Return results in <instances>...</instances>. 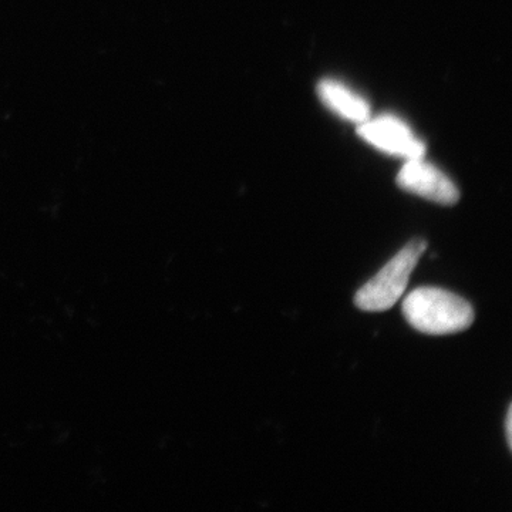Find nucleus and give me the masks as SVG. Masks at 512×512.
Instances as JSON below:
<instances>
[{"mask_svg":"<svg viewBox=\"0 0 512 512\" xmlns=\"http://www.w3.org/2000/svg\"><path fill=\"white\" fill-rule=\"evenodd\" d=\"M402 311L417 332L433 336L464 332L476 318L466 299L440 288L414 289L404 299Z\"/></svg>","mask_w":512,"mask_h":512,"instance_id":"nucleus-1","label":"nucleus"},{"mask_svg":"<svg viewBox=\"0 0 512 512\" xmlns=\"http://www.w3.org/2000/svg\"><path fill=\"white\" fill-rule=\"evenodd\" d=\"M427 249L423 238L413 239L382 271L356 292L355 305L360 311L384 312L392 309L406 292L410 276Z\"/></svg>","mask_w":512,"mask_h":512,"instance_id":"nucleus-2","label":"nucleus"},{"mask_svg":"<svg viewBox=\"0 0 512 512\" xmlns=\"http://www.w3.org/2000/svg\"><path fill=\"white\" fill-rule=\"evenodd\" d=\"M357 133L373 147L406 160L423 157L426 151V147L414 136L410 127L394 116L367 119L360 123Z\"/></svg>","mask_w":512,"mask_h":512,"instance_id":"nucleus-3","label":"nucleus"},{"mask_svg":"<svg viewBox=\"0 0 512 512\" xmlns=\"http://www.w3.org/2000/svg\"><path fill=\"white\" fill-rule=\"evenodd\" d=\"M397 185L410 194L440 205H454L460 200L456 184L439 168L421 160V157L407 160L397 175Z\"/></svg>","mask_w":512,"mask_h":512,"instance_id":"nucleus-4","label":"nucleus"},{"mask_svg":"<svg viewBox=\"0 0 512 512\" xmlns=\"http://www.w3.org/2000/svg\"><path fill=\"white\" fill-rule=\"evenodd\" d=\"M318 96L322 103L343 119L363 123L370 119L369 103L362 96L336 80H322L318 84Z\"/></svg>","mask_w":512,"mask_h":512,"instance_id":"nucleus-5","label":"nucleus"},{"mask_svg":"<svg viewBox=\"0 0 512 512\" xmlns=\"http://www.w3.org/2000/svg\"><path fill=\"white\" fill-rule=\"evenodd\" d=\"M505 437H507L508 447L512 450V407L508 409L507 419H505Z\"/></svg>","mask_w":512,"mask_h":512,"instance_id":"nucleus-6","label":"nucleus"}]
</instances>
